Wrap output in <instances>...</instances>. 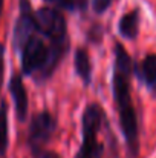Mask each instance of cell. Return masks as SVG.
Returning a JSON list of instances; mask_svg holds the SVG:
<instances>
[{"instance_id": "obj_16", "label": "cell", "mask_w": 156, "mask_h": 158, "mask_svg": "<svg viewBox=\"0 0 156 158\" xmlns=\"http://www.w3.org/2000/svg\"><path fill=\"white\" fill-rule=\"evenodd\" d=\"M152 92H153V95H155V97H156V85H155V86H153V88H152Z\"/></svg>"}, {"instance_id": "obj_7", "label": "cell", "mask_w": 156, "mask_h": 158, "mask_svg": "<svg viewBox=\"0 0 156 158\" xmlns=\"http://www.w3.org/2000/svg\"><path fill=\"white\" fill-rule=\"evenodd\" d=\"M119 34L127 40H135L139 34V9H132L126 12L118 23Z\"/></svg>"}, {"instance_id": "obj_4", "label": "cell", "mask_w": 156, "mask_h": 158, "mask_svg": "<svg viewBox=\"0 0 156 158\" xmlns=\"http://www.w3.org/2000/svg\"><path fill=\"white\" fill-rule=\"evenodd\" d=\"M55 129H57V120L49 110H42L32 117L28 127L26 143L34 158H37L45 151V146L51 141Z\"/></svg>"}, {"instance_id": "obj_5", "label": "cell", "mask_w": 156, "mask_h": 158, "mask_svg": "<svg viewBox=\"0 0 156 158\" xmlns=\"http://www.w3.org/2000/svg\"><path fill=\"white\" fill-rule=\"evenodd\" d=\"M9 94L12 97V102H14V109H15V117L20 123H25L26 118H28V92H26V88H25V83H23V74L20 72H14L11 80H9Z\"/></svg>"}, {"instance_id": "obj_17", "label": "cell", "mask_w": 156, "mask_h": 158, "mask_svg": "<svg viewBox=\"0 0 156 158\" xmlns=\"http://www.w3.org/2000/svg\"><path fill=\"white\" fill-rule=\"evenodd\" d=\"M0 158H6V157H0Z\"/></svg>"}, {"instance_id": "obj_13", "label": "cell", "mask_w": 156, "mask_h": 158, "mask_svg": "<svg viewBox=\"0 0 156 158\" xmlns=\"http://www.w3.org/2000/svg\"><path fill=\"white\" fill-rule=\"evenodd\" d=\"M87 35H89V40H92V42L101 40V35H103V34H101V26H100V25H94Z\"/></svg>"}, {"instance_id": "obj_8", "label": "cell", "mask_w": 156, "mask_h": 158, "mask_svg": "<svg viewBox=\"0 0 156 158\" xmlns=\"http://www.w3.org/2000/svg\"><path fill=\"white\" fill-rule=\"evenodd\" d=\"M136 71L144 85L153 88L156 85V54H147L136 66Z\"/></svg>"}, {"instance_id": "obj_6", "label": "cell", "mask_w": 156, "mask_h": 158, "mask_svg": "<svg viewBox=\"0 0 156 158\" xmlns=\"http://www.w3.org/2000/svg\"><path fill=\"white\" fill-rule=\"evenodd\" d=\"M74 68L77 75L81 78V81L87 86L92 81V63H90V57L86 48L80 46L75 49L74 52Z\"/></svg>"}, {"instance_id": "obj_2", "label": "cell", "mask_w": 156, "mask_h": 158, "mask_svg": "<svg viewBox=\"0 0 156 158\" xmlns=\"http://www.w3.org/2000/svg\"><path fill=\"white\" fill-rule=\"evenodd\" d=\"M104 121L103 107L97 103L86 106L81 117L83 141L75 158H104V146L98 141V132Z\"/></svg>"}, {"instance_id": "obj_15", "label": "cell", "mask_w": 156, "mask_h": 158, "mask_svg": "<svg viewBox=\"0 0 156 158\" xmlns=\"http://www.w3.org/2000/svg\"><path fill=\"white\" fill-rule=\"evenodd\" d=\"M3 6H5V0H0V17H2V12H3Z\"/></svg>"}, {"instance_id": "obj_3", "label": "cell", "mask_w": 156, "mask_h": 158, "mask_svg": "<svg viewBox=\"0 0 156 158\" xmlns=\"http://www.w3.org/2000/svg\"><path fill=\"white\" fill-rule=\"evenodd\" d=\"M35 22L38 32L55 46L69 48L67 23L58 8L43 6L35 11Z\"/></svg>"}, {"instance_id": "obj_11", "label": "cell", "mask_w": 156, "mask_h": 158, "mask_svg": "<svg viewBox=\"0 0 156 158\" xmlns=\"http://www.w3.org/2000/svg\"><path fill=\"white\" fill-rule=\"evenodd\" d=\"M49 5H55L57 8H67L74 9L75 8V0H45Z\"/></svg>"}, {"instance_id": "obj_14", "label": "cell", "mask_w": 156, "mask_h": 158, "mask_svg": "<svg viewBox=\"0 0 156 158\" xmlns=\"http://www.w3.org/2000/svg\"><path fill=\"white\" fill-rule=\"evenodd\" d=\"M37 158H61V155L54 152V151H43Z\"/></svg>"}, {"instance_id": "obj_9", "label": "cell", "mask_w": 156, "mask_h": 158, "mask_svg": "<svg viewBox=\"0 0 156 158\" xmlns=\"http://www.w3.org/2000/svg\"><path fill=\"white\" fill-rule=\"evenodd\" d=\"M9 146V120H8V103L0 100V157H6Z\"/></svg>"}, {"instance_id": "obj_1", "label": "cell", "mask_w": 156, "mask_h": 158, "mask_svg": "<svg viewBox=\"0 0 156 158\" xmlns=\"http://www.w3.org/2000/svg\"><path fill=\"white\" fill-rule=\"evenodd\" d=\"M135 71V63L130 54L121 43L115 45V63H113V78L112 89L119 117L121 132L127 143V151L130 158L139 155V134H138V118L132 100V75Z\"/></svg>"}, {"instance_id": "obj_10", "label": "cell", "mask_w": 156, "mask_h": 158, "mask_svg": "<svg viewBox=\"0 0 156 158\" xmlns=\"http://www.w3.org/2000/svg\"><path fill=\"white\" fill-rule=\"evenodd\" d=\"M112 2H113V0H92L94 11H95L97 14H104V12L110 8Z\"/></svg>"}, {"instance_id": "obj_12", "label": "cell", "mask_w": 156, "mask_h": 158, "mask_svg": "<svg viewBox=\"0 0 156 158\" xmlns=\"http://www.w3.org/2000/svg\"><path fill=\"white\" fill-rule=\"evenodd\" d=\"M3 75H5V46L3 43H0V92L3 85Z\"/></svg>"}]
</instances>
